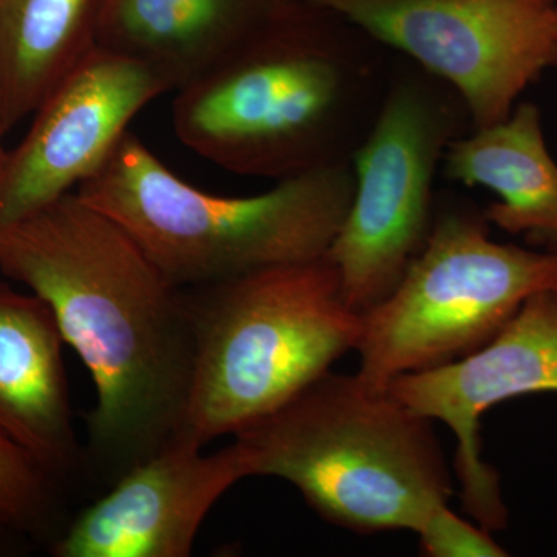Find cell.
I'll use <instances>...</instances> for the list:
<instances>
[{
  "mask_svg": "<svg viewBox=\"0 0 557 557\" xmlns=\"http://www.w3.org/2000/svg\"><path fill=\"white\" fill-rule=\"evenodd\" d=\"M420 549L431 557H494L507 556L494 542L491 531L474 525L443 505L429 516L417 531Z\"/></svg>",
  "mask_w": 557,
  "mask_h": 557,
  "instance_id": "cell-17",
  "label": "cell"
},
{
  "mask_svg": "<svg viewBox=\"0 0 557 557\" xmlns=\"http://www.w3.org/2000/svg\"><path fill=\"white\" fill-rule=\"evenodd\" d=\"M398 401L453 431L465 511L487 531L507 525L498 475L485 463L480 417L519 395L557 392V293L531 296L485 346L448 364L406 373L387 386Z\"/></svg>",
  "mask_w": 557,
  "mask_h": 557,
  "instance_id": "cell-9",
  "label": "cell"
},
{
  "mask_svg": "<svg viewBox=\"0 0 557 557\" xmlns=\"http://www.w3.org/2000/svg\"><path fill=\"white\" fill-rule=\"evenodd\" d=\"M7 156H9V150L3 148L2 141H0V171H2L3 163H5Z\"/></svg>",
  "mask_w": 557,
  "mask_h": 557,
  "instance_id": "cell-18",
  "label": "cell"
},
{
  "mask_svg": "<svg viewBox=\"0 0 557 557\" xmlns=\"http://www.w3.org/2000/svg\"><path fill=\"white\" fill-rule=\"evenodd\" d=\"M51 475L0 429V519L36 527L51 505Z\"/></svg>",
  "mask_w": 557,
  "mask_h": 557,
  "instance_id": "cell-16",
  "label": "cell"
},
{
  "mask_svg": "<svg viewBox=\"0 0 557 557\" xmlns=\"http://www.w3.org/2000/svg\"><path fill=\"white\" fill-rule=\"evenodd\" d=\"M453 86L474 129L557 67V0H307Z\"/></svg>",
  "mask_w": 557,
  "mask_h": 557,
  "instance_id": "cell-7",
  "label": "cell"
},
{
  "mask_svg": "<svg viewBox=\"0 0 557 557\" xmlns=\"http://www.w3.org/2000/svg\"><path fill=\"white\" fill-rule=\"evenodd\" d=\"M185 289L194 362L177 443L237 434L357 347L361 314L329 256Z\"/></svg>",
  "mask_w": 557,
  "mask_h": 557,
  "instance_id": "cell-4",
  "label": "cell"
},
{
  "mask_svg": "<svg viewBox=\"0 0 557 557\" xmlns=\"http://www.w3.org/2000/svg\"><path fill=\"white\" fill-rule=\"evenodd\" d=\"M544 292L557 293V251L497 244L483 215L443 212L395 288L361 313L357 373L387 388L467 357Z\"/></svg>",
  "mask_w": 557,
  "mask_h": 557,
  "instance_id": "cell-6",
  "label": "cell"
},
{
  "mask_svg": "<svg viewBox=\"0 0 557 557\" xmlns=\"http://www.w3.org/2000/svg\"><path fill=\"white\" fill-rule=\"evenodd\" d=\"M170 84L141 62L97 47L54 87L0 171V230L100 170L131 121Z\"/></svg>",
  "mask_w": 557,
  "mask_h": 557,
  "instance_id": "cell-10",
  "label": "cell"
},
{
  "mask_svg": "<svg viewBox=\"0 0 557 557\" xmlns=\"http://www.w3.org/2000/svg\"><path fill=\"white\" fill-rule=\"evenodd\" d=\"M0 138H2V134H0Z\"/></svg>",
  "mask_w": 557,
  "mask_h": 557,
  "instance_id": "cell-19",
  "label": "cell"
},
{
  "mask_svg": "<svg viewBox=\"0 0 557 557\" xmlns=\"http://www.w3.org/2000/svg\"><path fill=\"white\" fill-rule=\"evenodd\" d=\"M288 0H106L97 44L141 62L178 90Z\"/></svg>",
  "mask_w": 557,
  "mask_h": 557,
  "instance_id": "cell-13",
  "label": "cell"
},
{
  "mask_svg": "<svg viewBox=\"0 0 557 557\" xmlns=\"http://www.w3.org/2000/svg\"><path fill=\"white\" fill-rule=\"evenodd\" d=\"M443 160L450 180L497 194L487 223L557 251V164L536 106L520 104L507 120L453 139Z\"/></svg>",
  "mask_w": 557,
  "mask_h": 557,
  "instance_id": "cell-14",
  "label": "cell"
},
{
  "mask_svg": "<svg viewBox=\"0 0 557 557\" xmlns=\"http://www.w3.org/2000/svg\"><path fill=\"white\" fill-rule=\"evenodd\" d=\"M454 119L412 81L388 94L355 156V193L327 256L344 299L361 314L386 298L431 231L432 182Z\"/></svg>",
  "mask_w": 557,
  "mask_h": 557,
  "instance_id": "cell-8",
  "label": "cell"
},
{
  "mask_svg": "<svg viewBox=\"0 0 557 557\" xmlns=\"http://www.w3.org/2000/svg\"><path fill=\"white\" fill-rule=\"evenodd\" d=\"M236 443L218 453L172 442L113 482L53 545L57 557H188L220 497L248 479Z\"/></svg>",
  "mask_w": 557,
  "mask_h": 557,
  "instance_id": "cell-11",
  "label": "cell"
},
{
  "mask_svg": "<svg viewBox=\"0 0 557 557\" xmlns=\"http://www.w3.org/2000/svg\"><path fill=\"white\" fill-rule=\"evenodd\" d=\"M0 271L46 300L89 369V456L115 482L178 437L194 362L185 288L69 193L0 230Z\"/></svg>",
  "mask_w": 557,
  "mask_h": 557,
  "instance_id": "cell-1",
  "label": "cell"
},
{
  "mask_svg": "<svg viewBox=\"0 0 557 557\" xmlns=\"http://www.w3.org/2000/svg\"><path fill=\"white\" fill-rule=\"evenodd\" d=\"M60 325L46 300L0 281V429L61 478L81 453L70 409Z\"/></svg>",
  "mask_w": 557,
  "mask_h": 557,
  "instance_id": "cell-12",
  "label": "cell"
},
{
  "mask_svg": "<svg viewBox=\"0 0 557 557\" xmlns=\"http://www.w3.org/2000/svg\"><path fill=\"white\" fill-rule=\"evenodd\" d=\"M329 11L288 0L175 90L182 145L223 170L284 180L335 163L354 76Z\"/></svg>",
  "mask_w": 557,
  "mask_h": 557,
  "instance_id": "cell-5",
  "label": "cell"
},
{
  "mask_svg": "<svg viewBox=\"0 0 557 557\" xmlns=\"http://www.w3.org/2000/svg\"><path fill=\"white\" fill-rule=\"evenodd\" d=\"M354 193V171L335 161L259 196H214L180 178L129 131L76 188L180 288L327 256Z\"/></svg>",
  "mask_w": 557,
  "mask_h": 557,
  "instance_id": "cell-3",
  "label": "cell"
},
{
  "mask_svg": "<svg viewBox=\"0 0 557 557\" xmlns=\"http://www.w3.org/2000/svg\"><path fill=\"white\" fill-rule=\"evenodd\" d=\"M234 438L249 478L292 483L319 518L358 534L417 533L454 493L432 420L358 373L329 370Z\"/></svg>",
  "mask_w": 557,
  "mask_h": 557,
  "instance_id": "cell-2",
  "label": "cell"
},
{
  "mask_svg": "<svg viewBox=\"0 0 557 557\" xmlns=\"http://www.w3.org/2000/svg\"><path fill=\"white\" fill-rule=\"evenodd\" d=\"M106 0H0V134L97 49Z\"/></svg>",
  "mask_w": 557,
  "mask_h": 557,
  "instance_id": "cell-15",
  "label": "cell"
}]
</instances>
